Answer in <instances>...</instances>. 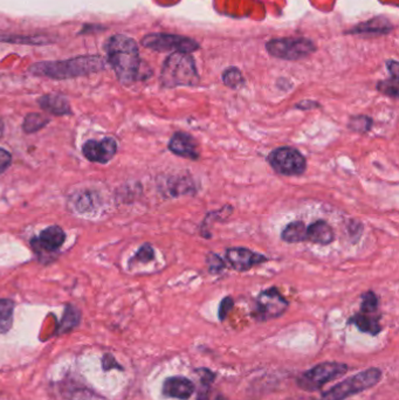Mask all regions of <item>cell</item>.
Masks as SVG:
<instances>
[{
	"label": "cell",
	"mask_w": 399,
	"mask_h": 400,
	"mask_svg": "<svg viewBox=\"0 0 399 400\" xmlns=\"http://www.w3.org/2000/svg\"><path fill=\"white\" fill-rule=\"evenodd\" d=\"M107 59L122 84H131L138 79L140 59L135 40L126 35H114L105 45Z\"/></svg>",
	"instance_id": "1"
},
{
	"label": "cell",
	"mask_w": 399,
	"mask_h": 400,
	"mask_svg": "<svg viewBox=\"0 0 399 400\" xmlns=\"http://www.w3.org/2000/svg\"><path fill=\"white\" fill-rule=\"evenodd\" d=\"M105 68V60L98 56H84L61 61H44L30 67V72L37 77L65 80L98 73Z\"/></svg>",
	"instance_id": "2"
},
{
	"label": "cell",
	"mask_w": 399,
	"mask_h": 400,
	"mask_svg": "<svg viewBox=\"0 0 399 400\" xmlns=\"http://www.w3.org/2000/svg\"><path fill=\"white\" fill-rule=\"evenodd\" d=\"M200 82V75L192 56L175 52L165 60L161 73L163 88L193 87Z\"/></svg>",
	"instance_id": "3"
},
{
	"label": "cell",
	"mask_w": 399,
	"mask_h": 400,
	"mask_svg": "<svg viewBox=\"0 0 399 400\" xmlns=\"http://www.w3.org/2000/svg\"><path fill=\"white\" fill-rule=\"evenodd\" d=\"M382 377L381 370L372 368L365 370L363 373H358L355 376L349 377L342 383H339L332 387L328 392L323 394L320 400H344L351 396L360 394L362 391L368 390L375 387Z\"/></svg>",
	"instance_id": "4"
},
{
	"label": "cell",
	"mask_w": 399,
	"mask_h": 400,
	"mask_svg": "<svg viewBox=\"0 0 399 400\" xmlns=\"http://www.w3.org/2000/svg\"><path fill=\"white\" fill-rule=\"evenodd\" d=\"M267 162L277 174L287 177L301 176L307 170V160L298 149L292 146H280L267 157Z\"/></svg>",
	"instance_id": "5"
},
{
	"label": "cell",
	"mask_w": 399,
	"mask_h": 400,
	"mask_svg": "<svg viewBox=\"0 0 399 400\" xmlns=\"http://www.w3.org/2000/svg\"><path fill=\"white\" fill-rule=\"evenodd\" d=\"M347 371L348 366L344 363H321L319 366H314L313 369L302 373L298 378V385L302 390H320L325 384L342 376Z\"/></svg>",
	"instance_id": "6"
},
{
	"label": "cell",
	"mask_w": 399,
	"mask_h": 400,
	"mask_svg": "<svg viewBox=\"0 0 399 400\" xmlns=\"http://www.w3.org/2000/svg\"><path fill=\"white\" fill-rule=\"evenodd\" d=\"M288 306L289 303L279 292V289L272 287L260 292L259 296L256 297V309L252 315L259 322L273 320L284 315L288 309Z\"/></svg>",
	"instance_id": "7"
},
{
	"label": "cell",
	"mask_w": 399,
	"mask_h": 400,
	"mask_svg": "<svg viewBox=\"0 0 399 400\" xmlns=\"http://www.w3.org/2000/svg\"><path fill=\"white\" fill-rule=\"evenodd\" d=\"M267 51L279 59L298 60L315 51V46L307 39H275L267 44Z\"/></svg>",
	"instance_id": "8"
},
{
	"label": "cell",
	"mask_w": 399,
	"mask_h": 400,
	"mask_svg": "<svg viewBox=\"0 0 399 400\" xmlns=\"http://www.w3.org/2000/svg\"><path fill=\"white\" fill-rule=\"evenodd\" d=\"M142 45L158 52L175 51L188 54L198 49V44L193 41L192 39L184 38L179 35L163 34V33L145 35L142 39Z\"/></svg>",
	"instance_id": "9"
},
{
	"label": "cell",
	"mask_w": 399,
	"mask_h": 400,
	"mask_svg": "<svg viewBox=\"0 0 399 400\" xmlns=\"http://www.w3.org/2000/svg\"><path fill=\"white\" fill-rule=\"evenodd\" d=\"M226 260L230 262L231 267L235 271H247L252 269L254 266L268 262V258L263 254H259L256 252L251 251L246 247H231L226 251Z\"/></svg>",
	"instance_id": "10"
},
{
	"label": "cell",
	"mask_w": 399,
	"mask_h": 400,
	"mask_svg": "<svg viewBox=\"0 0 399 400\" xmlns=\"http://www.w3.org/2000/svg\"><path fill=\"white\" fill-rule=\"evenodd\" d=\"M117 151V143L115 139L107 137L101 141L91 139L84 143L82 153L84 157L95 163H108Z\"/></svg>",
	"instance_id": "11"
},
{
	"label": "cell",
	"mask_w": 399,
	"mask_h": 400,
	"mask_svg": "<svg viewBox=\"0 0 399 400\" xmlns=\"http://www.w3.org/2000/svg\"><path fill=\"white\" fill-rule=\"evenodd\" d=\"M169 150L176 156L190 160H200V151L196 139L192 136L183 131H177L169 141Z\"/></svg>",
	"instance_id": "12"
},
{
	"label": "cell",
	"mask_w": 399,
	"mask_h": 400,
	"mask_svg": "<svg viewBox=\"0 0 399 400\" xmlns=\"http://www.w3.org/2000/svg\"><path fill=\"white\" fill-rule=\"evenodd\" d=\"M66 239V234L63 228L59 226L47 227L39 234V237L35 240L32 241V245L34 248H38L39 251L52 253L59 250L63 246Z\"/></svg>",
	"instance_id": "13"
},
{
	"label": "cell",
	"mask_w": 399,
	"mask_h": 400,
	"mask_svg": "<svg viewBox=\"0 0 399 400\" xmlns=\"http://www.w3.org/2000/svg\"><path fill=\"white\" fill-rule=\"evenodd\" d=\"M193 391H195V385L185 377H170L168 380H165L163 384V394L166 397L186 400L192 396Z\"/></svg>",
	"instance_id": "14"
},
{
	"label": "cell",
	"mask_w": 399,
	"mask_h": 400,
	"mask_svg": "<svg viewBox=\"0 0 399 400\" xmlns=\"http://www.w3.org/2000/svg\"><path fill=\"white\" fill-rule=\"evenodd\" d=\"M307 240L322 246L332 244L335 240L333 227L325 220H318L307 227Z\"/></svg>",
	"instance_id": "15"
},
{
	"label": "cell",
	"mask_w": 399,
	"mask_h": 400,
	"mask_svg": "<svg viewBox=\"0 0 399 400\" xmlns=\"http://www.w3.org/2000/svg\"><path fill=\"white\" fill-rule=\"evenodd\" d=\"M38 103L44 110L52 115H70V105L66 98L61 95L49 94L39 98Z\"/></svg>",
	"instance_id": "16"
},
{
	"label": "cell",
	"mask_w": 399,
	"mask_h": 400,
	"mask_svg": "<svg viewBox=\"0 0 399 400\" xmlns=\"http://www.w3.org/2000/svg\"><path fill=\"white\" fill-rule=\"evenodd\" d=\"M379 316H374V314L360 313L355 314L354 316L349 320V323H353L360 329L362 333L376 336L382 330V327L379 324Z\"/></svg>",
	"instance_id": "17"
},
{
	"label": "cell",
	"mask_w": 399,
	"mask_h": 400,
	"mask_svg": "<svg viewBox=\"0 0 399 400\" xmlns=\"http://www.w3.org/2000/svg\"><path fill=\"white\" fill-rule=\"evenodd\" d=\"M281 239L287 244H299L307 240V227L303 221H292L281 232Z\"/></svg>",
	"instance_id": "18"
},
{
	"label": "cell",
	"mask_w": 399,
	"mask_h": 400,
	"mask_svg": "<svg viewBox=\"0 0 399 400\" xmlns=\"http://www.w3.org/2000/svg\"><path fill=\"white\" fill-rule=\"evenodd\" d=\"M168 190L172 197L193 195L195 184L189 176H175L168 181Z\"/></svg>",
	"instance_id": "19"
},
{
	"label": "cell",
	"mask_w": 399,
	"mask_h": 400,
	"mask_svg": "<svg viewBox=\"0 0 399 400\" xmlns=\"http://www.w3.org/2000/svg\"><path fill=\"white\" fill-rule=\"evenodd\" d=\"M233 212V207L230 205H225L223 209L210 212L205 217L202 226H200V236L205 239H211L212 234L210 232L211 225H214L216 221H221L223 219H228Z\"/></svg>",
	"instance_id": "20"
},
{
	"label": "cell",
	"mask_w": 399,
	"mask_h": 400,
	"mask_svg": "<svg viewBox=\"0 0 399 400\" xmlns=\"http://www.w3.org/2000/svg\"><path fill=\"white\" fill-rule=\"evenodd\" d=\"M81 314L79 310L73 306H67L63 314V320L60 322L59 328L56 334L63 335L73 330L80 323Z\"/></svg>",
	"instance_id": "21"
},
{
	"label": "cell",
	"mask_w": 399,
	"mask_h": 400,
	"mask_svg": "<svg viewBox=\"0 0 399 400\" xmlns=\"http://www.w3.org/2000/svg\"><path fill=\"white\" fill-rule=\"evenodd\" d=\"M14 302L12 299H0V335L6 334L13 324Z\"/></svg>",
	"instance_id": "22"
},
{
	"label": "cell",
	"mask_w": 399,
	"mask_h": 400,
	"mask_svg": "<svg viewBox=\"0 0 399 400\" xmlns=\"http://www.w3.org/2000/svg\"><path fill=\"white\" fill-rule=\"evenodd\" d=\"M372 121L370 116L356 115L351 116L349 122H348V129L356 134H367L372 130Z\"/></svg>",
	"instance_id": "23"
},
{
	"label": "cell",
	"mask_w": 399,
	"mask_h": 400,
	"mask_svg": "<svg viewBox=\"0 0 399 400\" xmlns=\"http://www.w3.org/2000/svg\"><path fill=\"white\" fill-rule=\"evenodd\" d=\"M47 123H49L48 117L33 112V114L26 116L24 124H22V129H24L25 133H37L38 130L42 129Z\"/></svg>",
	"instance_id": "24"
},
{
	"label": "cell",
	"mask_w": 399,
	"mask_h": 400,
	"mask_svg": "<svg viewBox=\"0 0 399 400\" xmlns=\"http://www.w3.org/2000/svg\"><path fill=\"white\" fill-rule=\"evenodd\" d=\"M223 82H224L225 86H228L231 89H239L245 84V79L238 68L231 67L223 73Z\"/></svg>",
	"instance_id": "25"
},
{
	"label": "cell",
	"mask_w": 399,
	"mask_h": 400,
	"mask_svg": "<svg viewBox=\"0 0 399 400\" xmlns=\"http://www.w3.org/2000/svg\"><path fill=\"white\" fill-rule=\"evenodd\" d=\"M361 313L376 314L379 310V297L375 292H367L361 296Z\"/></svg>",
	"instance_id": "26"
},
{
	"label": "cell",
	"mask_w": 399,
	"mask_h": 400,
	"mask_svg": "<svg viewBox=\"0 0 399 400\" xmlns=\"http://www.w3.org/2000/svg\"><path fill=\"white\" fill-rule=\"evenodd\" d=\"M377 89L386 96L397 98H398V79L391 77L389 80L381 81L377 84Z\"/></svg>",
	"instance_id": "27"
},
{
	"label": "cell",
	"mask_w": 399,
	"mask_h": 400,
	"mask_svg": "<svg viewBox=\"0 0 399 400\" xmlns=\"http://www.w3.org/2000/svg\"><path fill=\"white\" fill-rule=\"evenodd\" d=\"M155 259V251L152 246L145 244L137 251L136 254L133 255V258L130 260L131 262H138V264H148L152 262Z\"/></svg>",
	"instance_id": "28"
},
{
	"label": "cell",
	"mask_w": 399,
	"mask_h": 400,
	"mask_svg": "<svg viewBox=\"0 0 399 400\" xmlns=\"http://www.w3.org/2000/svg\"><path fill=\"white\" fill-rule=\"evenodd\" d=\"M0 41L18 42V44H46L48 40L42 39V37H25V35H8V37H1L0 35Z\"/></svg>",
	"instance_id": "29"
},
{
	"label": "cell",
	"mask_w": 399,
	"mask_h": 400,
	"mask_svg": "<svg viewBox=\"0 0 399 400\" xmlns=\"http://www.w3.org/2000/svg\"><path fill=\"white\" fill-rule=\"evenodd\" d=\"M207 268L211 274H221V271L225 269V262L223 259L216 253H209L207 258Z\"/></svg>",
	"instance_id": "30"
},
{
	"label": "cell",
	"mask_w": 399,
	"mask_h": 400,
	"mask_svg": "<svg viewBox=\"0 0 399 400\" xmlns=\"http://www.w3.org/2000/svg\"><path fill=\"white\" fill-rule=\"evenodd\" d=\"M233 306H235V301H233L231 296H226V297L221 299V306H219V311H218L219 320L224 321L225 318L228 317L230 311H231Z\"/></svg>",
	"instance_id": "31"
},
{
	"label": "cell",
	"mask_w": 399,
	"mask_h": 400,
	"mask_svg": "<svg viewBox=\"0 0 399 400\" xmlns=\"http://www.w3.org/2000/svg\"><path fill=\"white\" fill-rule=\"evenodd\" d=\"M11 160H12L11 153L3 148H0V174H3L4 171L10 167Z\"/></svg>",
	"instance_id": "32"
},
{
	"label": "cell",
	"mask_w": 399,
	"mask_h": 400,
	"mask_svg": "<svg viewBox=\"0 0 399 400\" xmlns=\"http://www.w3.org/2000/svg\"><path fill=\"white\" fill-rule=\"evenodd\" d=\"M117 364H119V363L116 362L115 359H114L110 354H105V355L103 356V359H102V368H103V370H105V371H108V370L112 369V368L122 370V368L117 366Z\"/></svg>",
	"instance_id": "33"
},
{
	"label": "cell",
	"mask_w": 399,
	"mask_h": 400,
	"mask_svg": "<svg viewBox=\"0 0 399 400\" xmlns=\"http://www.w3.org/2000/svg\"><path fill=\"white\" fill-rule=\"evenodd\" d=\"M321 105L315 101H310V100H306L301 101L298 105H295V108L300 109V110H310V109L320 108Z\"/></svg>",
	"instance_id": "34"
},
{
	"label": "cell",
	"mask_w": 399,
	"mask_h": 400,
	"mask_svg": "<svg viewBox=\"0 0 399 400\" xmlns=\"http://www.w3.org/2000/svg\"><path fill=\"white\" fill-rule=\"evenodd\" d=\"M388 68H389L391 77L398 79V63H397L396 61H390V63H388Z\"/></svg>",
	"instance_id": "35"
},
{
	"label": "cell",
	"mask_w": 399,
	"mask_h": 400,
	"mask_svg": "<svg viewBox=\"0 0 399 400\" xmlns=\"http://www.w3.org/2000/svg\"><path fill=\"white\" fill-rule=\"evenodd\" d=\"M216 400H226V399H225V398L223 397H218L217 399Z\"/></svg>",
	"instance_id": "36"
}]
</instances>
